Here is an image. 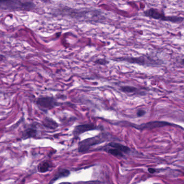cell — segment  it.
Instances as JSON below:
<instances>
[{"mask_svg":"<svg viewBox=\"0 0 184 184\" xmlns=\"http://www.w3.org/2000/svg\"><path fill=\"white\" fill-rule=\"evenodd\" d=\"M143 15L145 17L161 21L170 22L173 23H180L184 21V17L178 16H166L163 9L151 8L143 12Z\"/></svg>","mask_w":184,"mask_h":184,"instance_id":"obj_1","label":"cell"},{"mask_svg":"<svg viewBox=\"0 0 184 184\" xmlns=\"http://www.w3.org/2000/svg\"><path fill=\"white\" fill-rule=\"evenodd\" d=\"M115 61L126 62L131 64H136L139 65L159 66L163 64V61L159 59H155L150 56H142L139 57H125L113 59Z\"/></svg>","mask_w":184,"mask_h":184,"instance_id":"obj_2","label":"cell"},{"mask_svg":"<svg viewBox=\"0 0 184 184\" xmlns=\"http://www.w3.org/2000/svg\"><path fill=\"white\" fill-rule=\"evenodd\" d=\"M0 7L4 9L30 11L35 8L36 5L29 1H0Z\"/></svg>","mask_w":184,"mask_h":184,"instance_id":"obj_3","label":"cell"},{"mask_svg":"<svg viewBox=\"0 0 184 184\" xmlns=\"http://www.w3.org/2000/svg\"><path fill=\"white\" fill-rule=\"evenodd\" d=\"M36 104L39 109L46 112L60 105V103L53 97L44 96L37 98L36 100Z\"/></svg>","mask_w":184,"mask_h":184,"instance_id":"obj_4","label":"cell"},{"mask_svg":"<svg viewBox=\"0 0 184 184\" xmlns=\"http://www.w3.org/2000/svg\"><path fill=\"white\" fill-rule=\"evenodd\" d=\"M165 126H175L178 127L179 128L182 129L184 130V128H183L181 126L179 125H177L175 124H173L172 123H170L168 121H151L147 122L146 123H143L141 125H135L134 127L140 130H152L156 128H159V127H163Z\"/></svg>","mask_w":184,"mask_h":184,"instance_id":"obj_5","label":"cell"},{"mask_svg":"<svg viewBox=\"0 0 184 184\" xmlns=\"http://www.w3.org/2000/svg\"><path fill=\"white\" fill-rule=\"evenodd\" d=\"M101 140H102L101 138H99V137H95L85 140L84 141L80 142L79 144V151L85 152L88 150L89 147L92 145H94L95 144L101 142Z\"/></svg>","mask_w":184,"mask_h":184,"instance_id":"obj_6","label":"cell"},{"mask_svg":"<svg viewBox=\"0 0 184 184\" xmlns=\"http://www.w3.org/2000/svg\"><path fill=\"white\" fill-rule=\"evenodd\" d=\"M96 129H97V126L93 124H82V125L76 126L74 129L73 130V133L74 134V136L77 137L79 136L80 134L84 133L86 131L96 130Z\"/></svg>","mask_w":184,"mask_h":184,"instance_id":"obj_7","label":"cell"},{"mask_svg":"<svg viewBox=\"0 0 184 184\" xmlns=\"http://www.w3.org/2000/svg\"><path fill=\"white\" fill-rule=\"evenodd\" d=\"M120 90L122 92H124L125 93H128V94H136V95H145V93L144 91H141L138 88H136L133 86L123 85L120 87Z\"/></svg>","mask_w":184,"mask_h":184,"instance_id":"obj_8","label":"cell"},{"mask_svg":"<svg viewBox=\"0 0 184 184\" xmlns=\"http://www.w3.org/2000/svg\"><path fill=\"white\" fill-rule=\"evenodd\" d=\"M43 124L44 126L50 129H55L58 126V124L54 120L48 117L44 118L43 121Z\"/></svg>","mask_w":184,"mask_h":184,"instance_id":"obj_9","label":"cell"},{"mask_svg":"<svg viewBox=\"0 0 184 184\" xmlns=\"http://www.w3.org/2000/svg\"><path fill=\"white\" fill-rule=\"evenodd\" d=\"M109 147H112L113 149H116L118 150L121 151L122 153H128L130 150L128 147L124 146L116 142H110L109 144Z\"/></svg>","mask_w":184,"mask_h":184,"instance_id":"obj_10","label":"cell"},{"mask_svg":"<svg viewBox=\"0 0 184 184\" xmlns=\"http://www.w3.org/2000/svg\"><path fill=\"white\" fill-rule=\"evenodd\" d=\"M37 134V131L34 129L33 128H29L25 130L23 134V138L27 139V138H31L36 136Z\"/></svg>","mask_w":184,"mask_h":184,"instance_id":"obj_11","label":"cell"},{"mask_svg":"<svg viewBox=\"0 0 184 184\" xmlns=\"http://www.w3.org/2000/svg\"><path fill=\"white\" fill-rule=\"evenodd\" d=\"M70 174V172L68 170H60L57 173V174H55V178L53 179L52 181H55L58 179L59 178H63V177H66L69 176Z\"/></svg>","mask_w":184,"mask_h":184,"instance_id":"obj_12","label":"cell"},{"mask_svg":"<svg viewBox=\"0 0 184 184\" xmlns=\"http://www.w3.org/2000/svg\"><path fill=\"white\" fill-rule=\"evenodd\" d=\"M49 167H50L49 164L47 162H44L40 164L38 166V170L41 173H44L49 170Z\"/></svg>","mask_w":184,"mask_h":184,"instance_id":"obj_13","label":"cell"},{"mask_svg":"<svg viewBox=\"0 0 184 184\" xmlns=\"http://www.w3.org/2000/svg\"><path fill=\"white\" fill-rule=\"evenodd\" d=\"M108 152L110 155H113L116 157H122L123 156V154L121 151L118 150L116 149H109Z\"/></svg>","mask_w":184,"mask_h":184,"instance_id":"obj_14","label":"cell"},{"mask_svg":"<svg viewBox=\"0 0 184 184\" xmlns=\"http://www.w3.org/2000/svg\"><path fill=\"white\" fill-rule=\"evenodd\" d=\"M109 63V61L105 59H97L94 61L95 64L97 65H106Z\"/></svg>","mask_w":184,"mask_h":184,"instance_id":"obj_15","label":"cell"},{"mask_svg":"<svg viewBox=\"0 0 184 184\" xmlns=\"http://www.w3.org/2000/svg\"><path fill=\"white\" fill-rule=\"evenodd\" d=\"M146 113V111L143 110V109H139L137 111L136 114L137 116V117H141L144 116Z\"/></svg>","mask_w":184,"mask_h":184,"instance_id":"obj_16","label":"cell"},{"mask_svg":"<svg viewBox=\"0 0 184 184\" xmlns=\"http://www.w3.org/2000/svg\"><path fill=\"white\" fill-rule=\"evenodd\" d=\"M148 172L151 173V174H154L155 173L157 172H158V170L154 168H152V167H149L148 168V170H147Z\"/></svg>","mask_w":184,"mask_h":184,"instance_id":"obj_17","label":"cell"},{"mask_svg":"<svg viewBox=\"0 0 184 184\" xmlns=\"http://www.w3.org/2000/svg\"><path fill=\"white\" fill-rule=\"evenodd\" d=\"M180 63L181 65H183L184 66V59H182L180 60Z\"/></svg>","mask_w":184,"mask_h":184,"instance_id":"obj_18","label":"cell"},{"mask_svg":"<svg viewBox=\"0 0 184 184\" xmlns=\"http://www.w3.org/2000/svg\"><path fill=\"white\" fill-rule=\"evenodd\" d=\"M59 184H72L70 183H66V182H64V183H60Z\"/></svg>","mask_w":184,"mask_h":184,"instance_id":"obj_19","label":"cell"},{"mask_svg":"<svg viewBox=\"0 0 184 184\" xmlns=\"http://www.w3.org/2000/svg\"><path fill=\"white\" fill-rule=\"evenodd\" d=\"M158 184V183H154V184Z\"/></svg>","mask_w":184,"mask_h":184,"instance_id":"obj_20","label":"cell"}]
</instances>
